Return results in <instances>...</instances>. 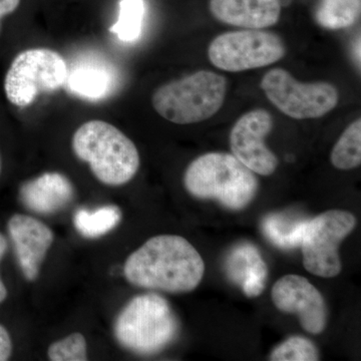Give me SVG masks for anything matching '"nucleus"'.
I'll use <instances>...</instances> for the list:
<instances>
[{
    "instance_id": "dca6fc26",
    "label": "nucleus",
    "mask_w": 361,
    "mask_h": 361,
    "mask_svg": "<svg viewBox=\"0 0 361 361\" xmlns=\"http://www.w3.org/2000/svg\"><path fill=\"white\" fill-rule=\"evenodd\" d=\"M116 73L99 59H87L68 68L66 84L68 92L90 101L110 96L116 89Z\"/></svg>"
},
{
    "instance_id": "6ab92c4d",
    "label": "nucleus",
    "mask_w": 361,
    "mask_h": 361,
    "mask_svg": "<svg viewBox=\"0 0 361 361\" xmlns=\"http://www.w3.org/2000/svg\"><path fill=\"white\" fill-rule=\"evenodd\" d=\"M122 220V211L116 206H104L96 210L80 209L73 216L75 229L85 238H99L115 229Z\"/></svg>"
},
{
    "instance_id": "1a4fd4ad",
    "label": "nucleus",
    "mask_w": 361,
    "mask_h": 361,
    "mask_svg": "<svg viewBox=\"0 0 361 361\" xmlns=\"http://www.w3.org/2000/svg\"><path fill=\"white\" fill-rule=\"evenodd\" d=\"M355 226V216L342 210L326 211L308 220L300 245L305 269L316 276H337L342 269L339 246Z\"/></svg>"
},
{
    "instance_id": "423d86ee",
    "label": "nucleus",
    "mask_w": 361,
    "mask_h": 361,
    "mask_svg": "<svg viewBox=\"0 0 361 361\" xmlns=\"http://www.w3.org/2000/svg\"><path fill=\"white\" fill-rule=\"evenodd\" d=\"M68 66L59 52L49 49H30L13 59L4 80L7 99L25 108L40 92H51L65 85Z\"/></svg>"
},
{
    "instance_id": "bb28decb",
    "label": "nucleus",
    "mask_w": 361,
    "mask_h": 361,
    "mask_svg": "<svg viewBox=\"0 0 361 361\" xmlns=\"http://www.w3.org/2000/svg\"><path fill=\"white\" fill-rule=\"evenodd\" d=\"M1 169H2V161H1V156H0V174H1Z\"/></svg>"
},
{
    "instance_id": "39448f33",
    "label": "nucleus",
    "mask_w": 361,
    "mask_h": 361,
    "mask_svg": "<svg viewBox=\"0 0 361 361\" xmlns=\"http://www.w3.org/2000/svg\"><path fill=\"white\" fill-rule=\"evenodd\" d=\"M114 331L123 348L137 355H155L177 337L179 322L165 298L142 294L134 297L121 311Z\"/></svg>"
},
{
    "instance_id": "6e6552de",
    "label": "nucleus",
    "mask_w": 361,
    "mask_h": 361,
    "mask_svg": "<svg viewBox=\"0 0 361 361\" xmlns=\"http://www.w3.org/2000/svg\"><path fill=\"white\" fill-rule=\"evenodd\" d=\"M286 54L283 39L276 33L245 30L223 33L212 40L208 56L216 68L230 73L273 65Z\"/></svg>"
},
{
    "instance_id": "4be33fe9",
    "label": "nucleus",
    "mask_w": 361,
    "mask_h": 361,
    "mask_svg": "<svg viewBox=\"0 0 361 361\" xmlns=\"http://www.w3.org/2000/svg\"><path fill=\"white\" fill-rule=\"evenodd\" d=\"M272 361H316L319 360V353L310 339L294 336L273 349L269 356Z\"/></svg>"
},
{
    "instance_id": "f03ea898",
    "label": "nucleus",
    "mask_w": 361,
    "mask_h": 361,
    "mask_svg": "<svg viewBox=\"0 0 361 361\" xmlns=\"http://www.w3.org/2000/svg\"><path fill=\"white\" fill-rule=\"evenodd\" d=\"M185 188L192 196L216 200L233 211L245 209L255 199L259 182L231 154H204L190 164L184 176Z\"/></svg>"
},
{
    "instance_id": "9d476101",
    "label": "nucleus",
    "mask_w": 361,
    "mask_h": 361,
    "mask_svg": "<svg viewBox=\"0 0 361 361\" xmlns=\"http://www.w3.org/2000/svg\"><path fill=\"white\" fill-rule=\"evenodd\" d=\"M273 129L269 111L256 109L244 114L230 133L233 156L255 174L270 176L278 167L277 157L265 145V137Z\"/></svg>"
},
{
    "instance_id": "0eeeda50",
    "label": "nucleus",
    "mask_w": 361,
    "mask_h": 361,
    "mask_svg": "<svg viewBox=\"0 0 361 361\" xmlns=\"http://www.w3.org/2000/svg\"><path fill=\"white\" fill-rule=\"evenodd\" d=\"M261 89L271 103L296 118H317L334 110L339 101L338 90L329 82H301L284 68H273L263 77Z\"/></svg>"
},
{
    "instance_id": "7ed1b4c3",
    "label": "nucleus",
    "mask_w": 361,
    "mask_h": 361,
    "mask_svg": "<svg viewBox=\"0 0 361 361\" xmlns=\"http://www.w3.org/2000/svg\"><path fill=\"white\" fill-rule=\"evenodd\" d=\"M73 149L80 160L89 164L94 177L108 186L129 183L141 163L132 140L104 121H90L80 126L73 137Z\"/></svg>"
},
{
    "instance_id": "412c9836",
    "label": "nucleus",
    "mask_w": 361,
    "mask_h": 361,
    "mask_svg": "<svg viewBox=\"0 0 361 361\" xmlns=\"http://www.w3.org/2000/svg\"><path fill=\"white\" fill-rule=\"evenodd\" d=\"M118 20L110 30L123 42H134L141 37L144 20V0H121Z\"/></svg>"
},
{
    "instance_id": "4468645a",
    "label": "nucleus",
    "mask_w": 361,
    "mask_h": 361,
    "mask_svg": "<svg viewBox=\"0 0 361 361\" xmlns=\"http://www.w3.org/2000/svg\"><path fill=\"white\" fill-rule=\"evenodd\" d=\"M225 272L249 298L262 294L268 278V266L257 247L241 243L233 247L225 259Z\"/></svg>"
},
{
    "instance_id": "5701e85b",
    "label": "nucleus",
    "mask_w": 361,
    "mask_h": 361,
    "mask_svg": "<svg viewBox=\"0 0 361 361\" xmlns=\"http://www.w3.org/2000/svg\"><path fill=\"white\" fill-rule=\"evenodd\" d=\"M52 361H85L87 360V341L82 334H71L66 338L54 342L47 351Z\"/></svg>"
},
{
    "instance_id": "a878e982",
    "label": "nucleus",
    "mask_w": 361,
    "mask_h": 361,
    "mask_svg": "<svg viewBox=\"0 0 361 361\" xmlns=\"http://www.w3.org/2000/svg\"><path fill=\"white\" fill-rule=\"evenodd\" d=\"M7 249V241L4 235L0 234V260L4 257ZM7 296V289L2 280L0 279V303L4 301Z\"/></svg>"
},
{
    "instance_id": "393cba45",
    "label": "nucleus",
    "mask_w": 361,
    "mask_h": 361,
    "mask_svg": "<svg viewBox=\"0 0 361 361\" xmlns=\"http://www.w3.org/2000/svg\"><path fill=\"white\" fill-rule=\"evenodd\" d=\"M20 4V0H0V18L7 14L13 13Z\"/></svg>"
},
{
    "instance_id": "f3484780",
    "label": "nucleus",
    "mask_w": 361,
    "mask_h": 361,
    "mask_svg": "<svg viewBox=\"0 0 361 361\" xmlns=\"http://www.w3.org/2000/svg\"><path fill=\"white\" fill-rule=\"evenodd\" d=\"M307 221L283 213L270 214L263 220L262 231L273 245L291 250L300 247Z\"/></svg>"
},
{
    "instance_id": "9b49d317",
    "label": "nucleus",
    "mask_w": 361,
    "mask_h": 361,
    "mask_svg": "<svg viewBox=\"0 0 361 361\" xmlns=\"http://www.w3.org/2000/svg\"><path fill=\"white\" fill-rule=\"evenodd\" d=\"M271 297L278 310L297 315L305 331L319 334L326 327L324 298L305 277L290 274L280 278L273 285Z\"/></svg>"
},
{
    "instance_id": "20e7f679",
    "label": "nucleus",
    "mask_w": 361,
    "mask_h": 361,
    "mask_svg": "<svg viewBox=\"0 0 361 361\" xmlns=\"http://www.w3.org/2000/svg\"><path fill=\"white\" fill-rule=\"evenodd\" d=\"M227 80L210 71H200L161 85L152 97L157 113L169 122L190 125L212 118L222 108Z\"/></svg>"
},
{
    "instance_id": "f257e3e1",
    "label": "nucleus",
    "mask_w": 361,
    "mask_h": 361,
    "mask_svg": "<svg viewBox=\"0 0 361 361\" xmlns=\"http://www.w3.org/2000/svg\"><path fill=\"white\" fill-rule=\"evenodd\" d=\"M205 264L199 252L183 237L159 235L133 252L123 266L130 284L141 288L184 293L201 283Z\"/></svg>"
},
{
    "instance_id": "f8f14e48",
    "label": "nucleus",
    "mask_w": 361,
    "mask_h": 361,
    "mask_svg": "<svg viewBox=\"0 0 361 361\" xmlns=\"http://www.w3.org/2000/svg\"><path fill=\"white\" fill-rule=\"evenodd\" d=\"M8 231L23 275L35 281L54 242V233L40 221L21 214L11 218Z\"/></svg>"
},
{
    "instance_id": "b1692460",
    "label": "nucleus",
    "mask_w": 361,
    "mask_h": 361,
    "mask_svg": "<svg viewBox=\"0 0 361 361\" xmlns=\"http://www.w3.org/2000/svg\"><path fill=\"white\" fill-rule=\"evenodd\" d=\"M13 353V342L7 330L0 325V361L8 360Z\"/></svg>"
},
{
    "instance_id": "ddd939ff",
    "label": "nucleus",
    "mask_w": 361,
    "mask_h": 361,
    "mask_svg": "<svg viewBox=\"0 0 361 361\" xmlns=\"http://www.w3.org/2000/svg\"><path fill=\"white\" fill-rule=\"evenodd\" d=\"M216 20L246 30H262L276 25L281 14L280 0H210Z\"/></svg>"
},
{
    "instance_id": "aec40b11",
    "label": "nucleus",
    "mask_w": 361,
    "mask_h": 361,
    "mask_svg": "<svg viewBox=\"0 0 361 361\" xmlns=\"http://www.w3.org/2000/svg\"><path fill=\"white\" fill-rule=\"evenodd\" d=\"M330 161L338 170H351L361 164V120L357 118L344 130L332 149Z\"/></svg>"
},
{
    "instance_id": "2eb2a0df",
    "label": "nucleus",
    "mask_w": 361,
    "mask_h": 361,
    "mask_svg": "<svg viewBox=\"0 0 361 361\" xmlns=\"http://www.w3.org/2000/svg\"><path fill=\"white\" fill-rule=\"evenodd\" d=\"M75 197V188L61 173H44L25 183L20 199L26 208L39 214H52L66 208Z\"/></svg>"
},
{
    "instance_id": "a211bd4d",
    "label": "nucleus",
    "mask_w": 361,
    "mask_h": 361,
    "mask_svg": "<svg viewBox=\"0 0 361 361\" xmlns=\"http://www.w3.org/2000/svg\"><path fill=\"white\" fill-rule=\"evenodd\" d=\"M360 11L361 0H319L314 18L325 30H341L355 25Z\"/></svg>"
}]
</instances>
